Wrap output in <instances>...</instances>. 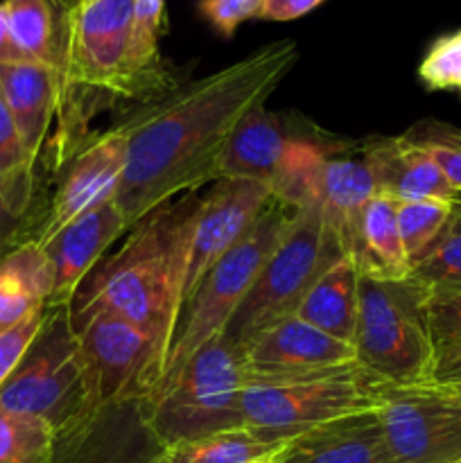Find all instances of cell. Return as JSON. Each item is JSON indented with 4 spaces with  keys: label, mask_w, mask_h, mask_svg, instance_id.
Returning a JSON list of instances; mask_svg holds the SVG:
<instances>
[{
    "label": "cell",
    "mask_w": 461,
    "mask_h": 463,
    "mask_svg": "<svg viewBox=\"0 0 461 463\" xmlns=\"http://www.w3.org/2000/svg\"><path fill=\"white\" fill-rule=\"evenodd\" d=\"M298 54L292 39L267 43L122 122L127 165L113 199L129 229L154 208L217 181L238 122L267 102L296 66Z\"/></svg>",
    "instance_id": "1"
},
{
    "label": "cell",
    "mask_w": 461,
    "mask_h": 463,
    "mask_svg": "<svg viewBox=\"0 0 461 463\" xmlns=\"http://www.w3.org/2000/svg\"><path fill=\"white\" fill-rule=\"evenodd\" d=\"M199 203L194 193L183 194L131 226L122 247L104 256L72 297V328L80 330L99 315L122 317L152 333L167 360L183 307Z\"/></svg>",
    "instance_id": "2"
},
{
    "label": "cell",
    "mask_w": 461,
    "mask_h": 463,
    "mask_svg": "<svg viewBox=\"0 0 461 463\" xmlns=\"http://www.w3.org/2000/svg\"><path fill=\"white\" fill-rule=\"evenodd\" d=\"M0 407L52 428L57 459L84 443L95 420L86 398L84 360L68 306L50 307L36 337L0 387Z\"/></svg>",
    "instance_id": "3"
},
{
    "label": "cell",
    "mask_w": 461,
    "mask_h": 463,
    "mask_svg": "<svg viewBox=\"0 0 461 463\" xmlns=\"http://www.w3.org/2000/svg\"><path fill=\"white\" fill-rule=\"evenodd\" d=\"M134 0H71L59 68L61 145L72 143L77 125L93 116V104L129 98L125 59Z\"/></svg>",
    "instance_id": "4"
},
{
    "label": "cell",
    "mask_w": 461,
    "mask_h": 463,
    "mask_svg": "<svg viewBox=\"0 0 461 463\" xmlns=\"http://www.w3.org/2000/svg\"><path fill=\"white\" fill-rule=\"evenodd\" d=\"M244 389L242 348L221 335L199 348L152 401L140 402V419L158 448L240 430Z\"/></svg>",
    "instance_id": "5"
},
{
    "label": "cell",
    "mask_w": 461,
    "mask_h": 463,
    "mask_svg": "<svg viewBox=\"0 0 461 463\" xmlns=\"http://www.w3.org/2000/svg\"><path fill=\"white\" fill-rule=\"evenodd\" d=\"M429 292L414 279L360 276L355 351L362 371L375 383H434L437 355L428 324Z\"/></svg>",
    "instance_id": "6"
},
{
    "label": "cell",
    "mask_w": 461,
    "mask_h": 463,
    "mask_svg": "<svg viewBox=\"0 0 461 463\" xmlns=\"http://www.w3.org/2000/svg\"><path fill=\"white\" fill-rule=\"evenodd\" d=\"M343 256L319 206L294 211L278 244L226 326L224 337L247 348L271 326L298 312L312 285Z\"/></svg>",
    "instance_id": "7"
},
{
    "label": "cell",
    "mask_w": 461,
    "mask_h": 463,
    "mask_svg": "<svg viewBox=\"0 0 461 463\" xmlns=\"http://www.w3.org/2000/svg\"><path fill=\"white\" fill-rule=\"evenodd\" d=\"M292 213V208L271 199L269 206L262 211L256 224L251 226V231L199 280V285L181 310L170 355H167L161 380H158V387L152 393V398L176 378V373L183 369L185 362L199 348L226 333V326L233 319L240 303L244 301L253 280L260 274L262 265L278 244Z\"/></svg>",
    "instance_id": "8"
},
{
    "label": "cell",
    "mask_w": 461,
    "mask_h": 463,
    "mask_svg": "<svg viewBox=\"0 0 461 463\" xmlns=\"http://www.w3.org/2000/svg\"><path fill=\"white\" fill-rule=\"evenodd\" d=\"M75 333L84 360L89 411L95 423L113 407L152 398L165 364L152 333L113 315L93 317Z\"/></svg>",
    "instance_id": "9"
},
{
    "label": "cell",
    "mask_w": 461,
    "mask_h": 463,
    "mask_svg": "<svg viewBox=\"0 0 461 463\" xmlns=\"http://www.w3.org/2000/svg\"><path fill=\"white\" fill-rule=\"evenodd\" d=\"M378 407V383L366 373L312 383L247 384L242 398L244 428L267 443H285L330 420Z\"/></svg>",
    "instance_id": "10"
},
{
    "label": "cell",
    "mask_w": 461,
    "mask_h": 463,
    "mask_svg": "<svg viewBox=\"0 0 461 463\" xmlns=\"http://www.w3.org/2000/svg\"><path fill=\"white\" fill-rule=\"evenodd\" d=\"M378 396L396 463H461V398L447 384L378 383Z\"/></svg>",
    "instance_id": "11"
},
{
    "label": "cell",
    "mask_w": 461,
    "mask_h": 463,
    "mask_svg": "<svg viewBox=\"0 0 461 463\" xmlns=\"http://www.w3.org/2000/svg\"><path fill=\"white\" fill-rule=\"evenodd\" d=\"M247 384H289L364 373L353 344L289 317L253 339L242 351Z\"/></svg>",
    "instance_id": "12"
},
{
    "label": "cell",
    "mask_w": 461,
    "mask_h": 463,
    "mask_svg": "<svg viewBox=\"0 0 461 463\" xmlns=\"http://www.w3.org/2000/svg\"><path fill=\"white\" fill-rule=\"evenodd\" d=\"M125 165L127 134L122 125L95 136L80 149H72L50 208L41 217L32 240L36 244L48 242L72 220L111 202L120 188Z\"/></svg>",
    "instance_id": "13"
},
{
    "label": "cell",
    "mask_w": 461,
    "mask_h": 463,
    "mask_svg": "<svg viewBox=\"0 0 461 463\" xmlns=\"http://www.w3.org/2000/svg\"><path fill=\"white\" fill-rule=\"evenodd\" d=\"M271 202L267 185L249 179H217L199 203L190 242L183 306L206 271L251 231ZM183 310V307H181Z\"/></svg>",
    "instance_id": "14"
},
{
    "label": "cell",
    "mask_w": 461,
    "mask_h": 463,
    "mask_svg": "<svg viewBox=\"0 0 461 463\" xmlns=\"http://www.w3.org/2000/svg\"><path fill=\"white\" fill-rule=\"evenodd\" d=\"M319 136H324V131L310 125L303 127V122H289L260 104L251 109L230 134L217 179H249L269 188L298 147Z\"/></svg>",
    "instance_id": "15"
},
{
    "label": "cell",
    "mask_w": 461,
    "mask_h": 463,
    "mask_svg": "<svg viewBox=\"0 0 461 463\" xmlns=\"http://www.w3.org/2000/svg\"><path fill=\"white\" fill-rule=\"evenodd\" d=\"M125 215L116 199L93 208L86 215L77 217L63 226L57 235L41 244L52 267V297L50 307L71 306L86 276L95 269L104 253L120 235H127Z\"/></svg>",
    "instance_id": "16"
},
{
    "label": "cell",
    "mask_w": 461,
    "mask_h": 463,
    "mask_svg": "<svg viewBox=\"0 0 461 463\" xmlns=\"http://www.w3.org/2000/svg\"><path fill=\"white\" fill-rule=\"evenodd\" d=\"M375 194L378 190L364 149L353 152L351 145H342L325 158L316 184V206L346 258L355 249L362 213Z\"/></svg>",
    "instance_id": "17"
},
{
    "label": "cell",
    "mask_w": 461,
    "mask_h": 463,
    "mask_svg": "<svg viewBox=\"0 0 461 463\" xmlns=\"http://www.w3.org/2000/svg\"><path fill=\"white\" fill-rule=\"evenodd\" d=\"M276 463H396L378 410L343 416L289 439Z\"/></svg>",
    "instance_id": "18"
},
{
    "label": "cell",
    "mask_w": 461,
    "mask_h": 463,
    "mask_svg": "<svg viewBox=\"0 0 461 463\" xmlns=\"http://www.w3.org/2000/svg\"><path fill=\"white\" fill-rule=\"evenodd\" d=\"M364 156L373 172L375 190L393 202L446 199L452 202L456 190L425 149L416 147L405 136L378 138L366 143Z\"/></svg>",
    "instance_id": "19"
},
{
    "label": "cell",
    "mask_w": 461,
    "mask_h": 463,
    "mask_svg": "<svg viewBox=\"0 0 461 463\" xmlns=\"http://www.w3.org/2000/svg\"><path fill=\"white\" fill-rule=\"evenodd\" d=\"M0 90L27 156L36 163L59 107V72L36 61L0 63Z\"/></svg>",
    "instance_id": "20"
},
{
    "label": "cell",
    "mask_w": 461,
    "mask_h": 463,
    "mask_svg": "<svg viewBox=\"0 0 461 463\" xmlns=\"http://www.w3.org/2000/svg\"><path fill=\"white\" fill-rule=\"evenodd\" d=\"M52 267L34 240L0 258V335L43 310L52 297Z\"/></svg>",
    "instance_id": "21"
},
{
    "label": "cell",
    "mask_w": 461,
    "mask_h": 463,
    "mask_svg": "<svg viewBox=\"0 0 461 463\" xmlns=\"http://www.w3.org/2000/svg\"><path fill=\"white\" fill-rule=\"evenodd\" d=\"M348 260L360 276L398 280L409 276V260L398 231L396 202L375 194L362 213L360 233Z\"/></svg>",
    "instance_id": "22"
},
{
    "label": "cell",
    "mask_w": 461,
    "mask_h": 463,
    "mask_svg": "<svg viewBox=\"0 0 461 463\" xmlns=\"http://www.w3.org/2000/svg\"><path fill=\"white\" fill-rule=\"evenodd\" d=\"M357 306H360V271L348 258H342L312 285L296 317L330 337L355 344Z\"/></svg>",
    "instance_id": "23"
},
{
    "label": "cell",
    "mask_w": 461,
    "mask_h": 463,
    "mask_svg": "<svg viewBox=\"0 0 461 463\" xmlns=\"http://www.w3.org/2000/svg\"><path fill=\"white\" fill-rule=\"evenodd\" d=\"M3 5L12 39L23 57L59 72L71 0H3Z\"/></svg>",
    "instance_id": "24"
},
{
    "label": "cell",
    "mask_w": 461,
    "mask_h": 463,
    "mask_svg": "<svg viewBox=\"0 0 461 463\" xmlns=\"http://www.w3.org/2000/svg\"><path fill=\"white\" fill-rule=\"evenodd\" d=\"M285 443H267L240 428L156 448L152 463H256L276 459Z\"/></svg>",
    "instance_id": "25"
},
{
    "label": "cell",
    "mask_w": 461,
    "mask_h": 463,
    "mask_svg": "<svg viewBox=\"0 0 461 463\" xmlns=\"http://www.w3.org/2000/svg\"><path fill=\"white\" fill-rule=\"evenodd\" d=\"M165 23V0H134L131 36L125 59L127 89L131 95H140L143 86H154L161 80V41Z\"/></svg>",
    "instance_id": "26"
},
{
    "label": "cell",
    "mask_w": 461,
    "mask_h": 463,
    "mask_svg": "<svg viewBox=\"0 0 461 463\" xmlns=\"http://www.w3.org/2000/svg\"><path fill=\"white\" fill-rule=\"evenodd\" d=\"M409 279L429 294H461V193L438 238L411 265Z\"/></svg>",
    "instance_id": "27"
},
{
    "label": "cell",
    "mask_w": 461,
    "mask_h": 463,
    "mask_svg": "<svg viewBox=\"0 0 461 463\" xmlns=\"http://www.w3.org/2000/svg\"><path fill=\"white\" fill-rule=\"evenodd\" d=\"M57 437L48 423L0 407V463H54Z\"/></svg>",
    "instance_id": "28"
},
{
    "label": "cell",
    "mask_w": 461,
    "mask_h": 463,
    "mask_svg": "<svg viewBox=\"0 0 461 463\" xmlns=\"http://www.w3.org/2000/svg\"><path fill=\"white\" fill-rule=\"evenodd\" d=\"M34 167L0 179V258L32 240L27 231H32V215L36 211Z\"/></svg>",
    "instance_id": "29"
},
{
    "label": "cell",
    "mask_w": 461,
    "mask_h": 463,
    "mask_svg": "<svg viewBox=\"0 0 461 463\" xmlns=\"http://www.w3.org/2000/svg\"><path fill=\"white\" fill-rule=\"evenodd\" d=\"M452 202L446 199H419V202H396L398 231L405 247L409 269L425 253V249L438 238L450 217Z\"/></svg>",
    "instance_id": "30"
},
{
    "label": "cell",
    "mask_w": 461,
    "mask_h": 463,
    "mask_svg": "<svg viewBox=\"0 0 461 463\" xmlns=\"http://www.w3.org/2000/svg\"><path fill=\"white\" fill-rule=\"evenodd\" d=\"M402 136L416 147L425 149L452 188L461 193V129L446 122H420Z\"/></svg>",
    "instance_id": "31"
},
{
    "label": "cell",
    "mask_w": 461,
    "mask_h": 463,
    "mask_svg": "<svg viewBox=\"0 0 461 463\" xmlns=\"http://www.w3.org/2000/svg\"><path fill=\"white\" fill-rule=\"evenodd\" d=\"M428 324L437 366L461 355V294H429Z\"/></svg>",
    "instance_id": "32"
},
{
    "label": "cell",
    "mask_w": 461,
    "mask_h": 463,
    "mask_svg": "<svg viewBox=\"0 0 461 463\" xmlns=\"http://www.w3.org/2000/svg\"><path fill=\"white\" fill-rule=\"evenodd\" d=\"M419 77L429 90H455L461 95V30L438 36L419 66Z\"/></svg>",
    "instance_id": "33"
},
{
    "label": "cell",
    "mask_w": 461,
    "mask_h": 463,
    "mask_svg": "<svg viewBox=\"0 0 461 463\" xmlns=\"http://www.w3.org/2000/svg\"><path fill=\"white\" fill-rule=\"evenodd\" d=\"M265 0H199L197 12L208 21L217 34L230 36L244 21L260 18Z\"/></svg>",
    "instance_id": "34"
},
{
    "label": "cell",
    "mask_w": 461,
    "mask_h": 463,
    "mask_svg": "<svg viewBox=\"0 0 461 463\" xmlns=\"http://www.w3.org/2000/svg\"><path fill=\"white\" fill-rule=\"evenodd\" d=\"M45 312H48V306H45L43 310L36 312V315H32L30 319L23 321V324H18L14 330L0 335V387H3L5 380L12 375V371L16 369V364L21 362L23 353L27 351L32 339H34L36 333L41 330Z\"/></svg>",
    "instance_id": "35"
},
{
    "label": "cell",
    "mask_w": 461,
    "mask_h": 463,
    "mask_svg": "<svg viewBox=\"0 0 461 463\" xmlns=\"http://www.w3.org/2000/svg\"><path fill=\"white\" fill-rule=\"evenodd\" d=\"M34 165L36 163H32L27 156L16 122H14L7 102L3 98V90H0V179Z\"/></svg>",
    "instance_id": "36"
},
{
    "label": "cell",
    "mask_w": 461,
    "mask_h": 463,
    "mask_svg": "<svg viewBox=\"0 0 461 463\" xmlns=\"http://www.w3.org/2000/svg\"><path fill=\"white\" fill-rule=\"evenodd\" d=\"M324 0H265L262 7L260 21H274V23H287L294 18H301L316 9Z\"/></svg>",
    "instance_id": "37"
},
{
    "label": "cell",
    "mask_w": 461,
    "mask_h": 463,
    "mask_svg": "<svg viewBox=\"0 0 461 463\" xmlns=\"http://www.w3.org/2000/svg\"><path fill=\"white\" fill-rule=\"evenodd\" d=\"M16 61H27L21 54V50L16 48L12 39V30H9L7 23V12H5V5L0 0V63H16Z\"/></svg>",
    "instance_id": "38"
},
{
    "label": "cell",
    "mask_w": 461,
    "mask_h": 463,
    "mask_svg": "<svg viewBox=\"0 0 461 463\" xmlns=\"http://www.w3.org/2000/svg\"><path fill=\"white\" fill-rule=\"evenodd\" d=\"M434 383L438 384H459L461 383V355L455 360H447L437 366L434 371Z\"/></svg>",
    "instance_id": "39"
},
{
    "label": "cell",
    "mask_w": 461,
    "mask_h": 463,
    "mask_svg": "<svg viewBox=\"0 0 461 463\" xmlns=\"http://www.w3.org/2000/svg\"><path fill=\"white\" fill-rule=\"evenodd\" d=\"M154 452H156V450H154ZM154 452H152V455H149V457H145L143 461H131V459H125V461H120V463H152V457H154Z\"/></svg>",
    "instance_id": "40"
},
{
    "label": "cell",
    "mask_w": 461,
    "mask_h": 463,
    "mask_svg": "<svg viewBox=\"0 0 461 463\" xmlns=\"http://www.w3.org/2000/svg\"><path fill=\"white\" fill-rule=\"evenodd\" d=\"M447 387H450V389H452V392H455V393H456V396H459V398H461V383H459V384H447Z\"/></svg>",
    "instance_id": "41"
},
{
    "label": "cell",
    "mask_w": 461,
    "mask_h": 463,
    "mask_svg": "<svg viewBox=\"0 0 461 463\" xmlns=\"http://www.w3.org/2000/svg\"><path fill=\"white\" fill-rule=\"evenodd\" d=\"M256 463H276V459H265V461H256Z\"/></svg>",
    "instance_id": "42"
}]
</instances>
